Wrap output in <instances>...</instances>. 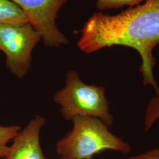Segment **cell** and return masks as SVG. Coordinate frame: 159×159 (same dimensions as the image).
Instances as JSON below:
<instances>
[{
  "mask_svg": "<svg viewBox=\"0 0 159 159\" xmlns=\"http://www.w3.org/2000/svg\"><path fill=\"white\" fill-rule=\"evenodd\" d=\"M21 128L18 125H0V157L5 158L10 146L8 143L17 136Z\"/></svg>",
  "mask_w": 159,
  "mask_h": 159,
  "instance_id": "ba28073f",
  "label": "cell"
},
{
  "mask_svg": "<svg viewBox=\"0 0 159 159\" xmlns=\"http://www.w3.org/2000/svg\"><path fill=\"white\" fill-rule=\"evenodd\" d=\"M80 32L81 36L77 46L87 54L114 46L136 50L142 59L144 85L152 86L159 95L153 73L156 59L153 54L159 44V0H145L143 4L114 16L95 13Z\"/></svg>",
  "mask_w": 159,
  "mask_h": 159,
  "instance_id": "6da1fadb",
  "label": "cell"
},
{
  "mask_svg": "<svg viewBox=\"0 0 159 159\" xmlns=\"http://www.w3.org/2000/svg\"><path fill=\"white\" fill-rule=\"evenodd\" d=\"M46 119L37 115L13 139L4 159H47L41 148L40 131Z\"/></svg>",
  "mask_w": 159,
  "mask_h": 159,
  "instance_id": "8992f818",
  "label": "cell"
},
{
  "mask_svg": "<svg viewBox=\"0 0 159 159\" xmlns=\"http://www.w3.org/2000/svg\"><path fill=\"white\" fill-rule=\"evenodd\" d=\"M145 0H97V7L101 10L117 9L125 6L134 7Z\"/></svg>",
  "mask_w": 159,
  "mask_h": 159,
  "instance_id": "30bf717a",
  "label": "cell"
},
{
  "mask_svg": "<svg viewBox=\"0 0 159 159\" xmlns=\"http://www.w3.org/2000/svg\"><path fill=\"white\" fill-rule=\"evenodd\" d=\"M64 159V158H61V157H60V159Z\"/></svg>",
  "mask_w": 159,
  "mask_h": 159,
  "instance_id": "7c38bea8",
  "label": "cell"
},
{
  "mask_svg": "<svg viewBox=\"0 0 159 159\" xmlns=\"http://www.w3.org/2000/svg\"><path fill=\"white\" fill-rule=\"evenodd\" d=\"M159 119V95L151 98L148 103L144 117V130H149Z\"/></svg>",
  "mask_w": 159,
  "mask_h": 159,
  "instance_id": "9c48e42d",
  "label": "cell"
},
{
  "mask_svg": "<svg viewBox=\"0 0 159 159\" xmlns=\"http://www.w3.org/2000/svg\"><path fill=\"white\" fill-rule=\"evenodd\" d=\"M28 23L27 17L19 6L10 0H0V24Z\"/></svg>",
  "mask_w": 159,
  "mask_h": 159,
  "instance_id": "52a82bcc",
  "label": "cell"
},
{
  "mask_svg": "<svg viewBox=\"0 0 159 159\" xmlns=\"http://www.w3.org/2000/svg\"><path fill=\"white\" fill-rule=\"evenodd\" d=\"M10 1L22 9L46 46L56 47L68 44L66 37L56 24L58 12L67 0Z\"/></svg>",
  "mask_w": 159,
  "mask_h": 159,
  "instance_id": "5b68a950",
  "label": "cell"
},
{
  "mask_svg": "<svg viewBox=\"0 0 159 159\" xmlns=\"http://www.w3.org/2000/svg\"><path fill=\"white\" fill-rule=\"evenodd\" d=\"M73 130L58 141L56 152L61 158L92 159L106 150L127 154L129 144L108 130L107 125L97 117L79 116L73 119Z\"/></svg>",
  "mask_w": 159,
  "mask_h": 159,
  "instance_id": "7a4b0ae2",
  "label": "cell"
},
{
  "mask_svg": "<svg viewBox=\"0 0 159 159\" xmlns=\"http://www.w3.org/2000/svg\"><path fill=\"white\" fill-rule=\"evenodd\" d=\"M41 39L30 23L0 24V50L6 54L7 67L18 78L27 74L32 51Z\"/></svg>",
  "mask_w": 159,
  "mask_h": 159,
  "instance_id": "277c9868",
  "label": "cell"
},
{
  "mask_svg": "<svg viewBox=\"0 0 159 159\" xmlns=\"http://www.w3.org/2000/svg\"><path fill=\"white\" fill-rule=\"evenodd\" d=\"M105 91L103 87L86 84L76 71H70L66 86L56 93L54 101L61 106L65 119L73 120L77 116H88L97 117L110 126L114 118L109 111Z\"/></svg>",
  "mask_w": 159,
  "mask_h": 159,
  "instance_id": "3957f363",
  "label": "cell"
},
{
  "mask_svg": "<svg viewBox=\"0 0 159 159\" xmlns=\"http://www.w3.org/2000/svg\"><path fill=\"white\" fill-rule=\"evenodd\" d=\"M129 159H159V148H155L144 153L131 157Z\"/></svg>",
  "mask_w": 159,
  "mask_h": 159,
  "instance_id": "8fae6325",
  "label": "cell"
}]
</instances>
